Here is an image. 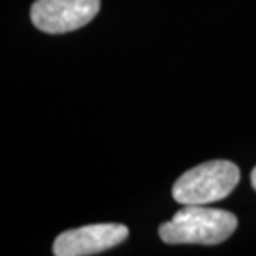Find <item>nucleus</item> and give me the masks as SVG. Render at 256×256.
Listing matches in <instances>:
<instances>
[{"label": "nucleus", "instance_id": "f257e3e1", "mask_svg": "<svg viewBox=\"0 0 256 256\" xmlns=\"http://www.w3.org/2000/svg\"><path fill=\"white\" fill-rule=\"evenodd\" d=\"M238 226V220L226 210L206 204H183L170 222L158 228L160 238L168 244H220Z\"/></svg>", "mask_w": 256, "mask_h": 256}, {"label": "nucleus", "instance_id": "f03ea898", "mask_svg": "<svg viewBox=\"0 0 256 256\" xmlns=\"http://www.w3.org/2000/svg\"><path fill=\"white\" fill-rule=\"evenodd\" d=\"M240 182V170L228 160H213L192 168L172 188L180 204H210L226 198Z\"/></svg>", "mask_w": 256, "mask_h": 256}, {"label": "nucleus", "instance_id": "7ed1b4c3", "mask_svg": "<svg viewBox=\"0 0 256 256\" xmlns=\"http://www.w3.org/2000/svg\"><path fill=\"white\" fill-rule=\"evenodd\" d=\"M100 0H35L30 18L45 34H66L95 18Z\"/></svg>", "mask_w": 256, "mask_h": 256}, {"label": "nucleus", "instance_id": "20e7f679", "mask_svg": "<svg viewBox=\"0 0 256 256\" xmlns=\"http://www.w3.org/2000/svg\"><path fill=\"white\" fill-rule=\"evenodd\" d=\"M128 238V228L120 223H98L58 234L54 243L57 256H90L124 243Z\"/></svg>", "mask_w": 256, "mask_h": 256}, {"label": "nucleus", "instance_id": "39448f33", "mask_svg": "<svg viewBox=\"0 0 256 256\" xmlns=\"http://www.w3.org/2000/svg\"><path fill=\"white\" fill-rule=\"evenodd\" d=\"M252 185H253V188L256 190V166L253 168V172H252Z\"/></svg>", "mask_w": 256, "mask_h": 256}]
</instances>
